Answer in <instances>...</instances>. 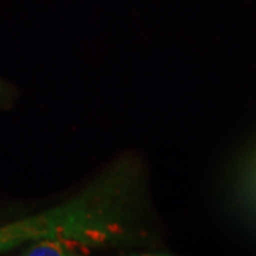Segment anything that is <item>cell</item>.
<instances>
[{
	"mask_svg": "<svg viewBox=\"0 0 256 256\" xmlns=\"http://www.w3.org/2000/svg\"><path fill=\"white\" fill-rule=\"evenodd\" d=\"M144 209L142 166L132 158L121 159L60 206L0 223V254L43 240L62 241L72 255L144 246L148 242Z\"/></svg>",
	"mask_w": 256,
	"mask_h": 256,
	"instance_id": "6da1fadb",
	"label": "cell"
},
{
	"mask_svg": "<svg viewBox=\"0 0 256 256\" xmlns=\"http://www.w3.org/2000/svg\"><path fill=\"white\" fill-rule=\"evenodd\" d=\"M10 95H11V90H10L8 86L5 84V83L0 80V104L8 101L10 98Z\"/></svg>",
	"mask_w": 256,
	"mask_h": 256,
	"instance_id": "7a4b0ae2",
	"label": "cell"
},
{
	"mask_svg": "<svg viewBox=\"0 0 256 256\" xmlns=\"http://www.w3.org/2000/svg\"><path fill=\"white\" fill-rule=\"evenodd\" d=\"M2 214H0V223H2Z\"/></svg>",
	"mask_w": 256,
	"mask_h": 256,
	"instance_id": "3957f363",
	"label": "cell"
}]
</instances>
